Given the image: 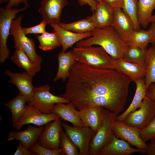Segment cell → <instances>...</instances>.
I'll list each match as a JSON object with an SVG mask.
<instances>
[{"label":"cell","mask_w":155,"mask_h":155,"mask_svg":"<svg viewBox=\"0 0 155 155\" xmlns=\"http://www.w3.org/2000/svg\"><path fill=\"white\" fill-rule=\"evenodd\" d=\"M150 26L149 28V29L155 31V14L152 15L150 22Z\"/></svg>","instance_id":"ee69618b"},{"label":"cell","mask_w":155,"mask_h":155,"mask_svg":"<svg viewBox=\"0 0 155 155\" xmlns=\"http://www.w3.org/2000/svg\"><path fill=\"white\" fill-rule=\"evenodd\" d=\"M21 3H23L25 6L29 7L28 0H9L5 6V8L9 9L13 7H17Z\"/></svg>","instance_id":"74e56055"},{"label":"cell","mask_w":155,"mask_h":155,"mask_svg":"<svg viewBox=\"0 0 155 155\" xmlns=\"http://www.w3.org/2000/svg\"><path fill=\"white\" fill-rule=\"evenodd\" d=\"M58 25L63 29L78 33L91 32L95 28L87 18L68 23L60 22Z\"/></svg>","instance_id":"1f68e13d"},{"label":"cell","mask_w":155,"mask_h":155,"mask_svg":"<svg viewBox=\"0 0 155 155\" xmlns=\"http://www.w3.org/2000/svg\"><path fill=\"white\" fill-rule=\"evenodd\" d=\"M51 26L58 36L62 47V51L64 52L75 43L92 36L91 32L78 33L63 29L57 24H51Z\"/></svg>","instance_id":"44dd1931"},{"label":"cell","mask_w":155,"mask_h":155,"mask_svg":"<svg viewBox=\"0 0 155 155\" xmlns=\"http://www.w3.org/2000/svg\"><path fill=\"white\" fill-rule=\"evenodd\" d=\"M27 102L24 97L20 93L14 98L4 104L10 110L12 115V121L13 127L24 113Z\"/></svg>","instance_id":"83f0119b"},{"label":"cell","mask_w":155,"mask_h":155,"mask_svg":"<svg viewBox=\"0 0 155 155\" xmlns=\"http://www.w3.org/2000/svg\"><path fill=\"white\" fill-rule=\"evenodd\" d=\"M68 4V0H42L38 8L42 20L47 24H59L63 9Z\"/></svg>","instance_id":"7c38bea8"},{"label":"cell","mask_w":155,"mask_h":155,"mask_svg":"<svg viewBox=\"0 0 155 155\" xmlns=\"http://www.w3.org/2000/svg\"><path fill=\"white\" fill-rule=\"evenodd\" d=\"M112 130L117 137L126 141L142 150L143 154L147 153V145L140 136L141 129L116 120L113 124Z\"/></svg>","instance_id":"30bf717a"},{"label":"cell","mask_w":155,"mask_h":155,"mask_svg":"<svg viewBox=\"0 0 155 155\" xmlns=\"http://www.w3.org/2000/svg\"><path fill=\"white\" fill-rule=\"evenodd\" d=\"M51 88L48 84L34 87L28 104L39 109L43 113H52L55 105L58 103H67L70 102L61 96L53 95L50 92Z\"/></svg>","instance_id":"5b68a950"},{"label":"cell","mask_w":155,"mask_h":155,"mask_svg":"<svg viewBox=\"0 0 155 155\" xmlns=\"http://www.w3.org/2000/svg\"><path fill=\"white\" fill-rule=\"evenodd\" d=\"M114 16L111 25L124 42L131 32L134 30L132 22L120 8H113Z\"/></svg>","instance_id":"d6986e66"},{"label":"cell","mask_w":155,"mask_h":155,"mask_svg":"<svg viewBox=\"0 0 155 155\" xmlns=\"http://www.w3.org/2000/svg\"><path fill=\"white\" fill-rule=\"evenodd\" d=\"M61 119L71 123L74 126L81 127L84 126L78 113V110L73 104L70 102L65 104L59 103L55 104L52 111Z\"/></svg>","instance_id":"7402d4cb"},{"label":"cell","mask_w":155,"mask_h":155,"mask_svg":"<svg viewBox=\"0 0 155 155\" xmlns=\"http://www.w3.org/2000/svg\"><path fill=\"white\" fill-rule=\"evenodd\" d=\"M59 118L58 116L53 113L49 114L43 113L36 108L28 104L26 105L24 113L13 127L19 130L26 124H32L40 127Z\"/></svg>","instance_id":"8fae6325"},{"label":"cell","mask_w":155,"mask_h":155,"mask_svg":"<svg viewBox=\"0 0 155 155\" xmlns=\"http://www.w3.org/2000/svg\"><path fill=\"white\" fill-rule=\"evenodd\" d=\"M72 51L77 62L98 69H114V59L100 46L76 47Z\"/></svg>","instance_id":"3957f363"},{"label":"cell","mask_w":155,"mask_h":155,"mask_svg":"<svg viewBox=\"0 0 155 155\" xmlns=\"http://www.w3.org/2000/svg\"><path fill=\"white\" fill-rule=\"evenodd\" d=\"M28 7L24 6L19 9H5L0 7V62L2 64L5 62L9 55L7 43L12 22L18 13L26 10Z\"/></svg>","instance_id":"52a82bcc"},{"label":"cell","mask_w":155,"mask_h":155,"mask_svg":"<svg viewBox=\"0 0 155 155\" xmlns=\"http://www.w3.org/2000/svg\"><path fill=\"white\" fill-rule=\"evenodd\" d=\"M78 2L81 6L88 5L90 10L93 13L96 8L97 2L95 0H79Z\"/></svg>","instance_id":"ab89813d"},{"label":"cell","mask_w":155,"mask_h":155,"mask_svg":"<svg viewBox=\"0 0 155 155\" xmlns=\"http://www.w3.org/2000/svg\"><path fill=\"white\" fill-rule=\"evenodd\" d=\"M44 128V125L38 127L30 125L24 130L10 131L8 133L7 140L4 142L16 139L29 149L38 140Z\"/></svg>","instance_id":"2e32d148"},{"label":"cell","mask_w":155,"mask_h":155,"mask_svg":"<svg viewBox=\"0 0 155 155\" xmlns=\"http://www.w3.org/2000/svg\"><path fill=\"white\" fill-rule=\"evenodd\" d=\"M147 47L127 45L123 59L131 63H145L148 52Z\"/></svg>","instance_id":"f1b7e54d"},{"label":"cell","mask_w":155,"mask_h":155,"mask_svg":"<svg viewBox=\"0 0 155 155\" xmlns=\"http://www.w3.org/2000/svg\"><path fill=\"white\" fill-rule=\"evenodd\" d=\"M155 117V102L146 96L140 109L131 112L123 121L126 124L142 129L146 127Z\"/></svg>","instance_id":"ba28073f"},{"label":"cell","mask_w":155,"mask_h":155,"mask_svg":"<svg viewBox=\"0 0 155 155\" xmlns=\"http://www.w3.org/2000/svg\"><path fill=\"white\" fill-rule=\"evenodd\" d=\"M58 67L57 72L53 79L55 82L61 79L65 81L69 74L71 67L77 61L72 50L67 52H60L58 56Z\"/></svg>","instance_id":"cb8c5ba5"},{"label":"cell","mask_w":155,"mask_h":155,"mask_svg":"<svg viewBox=\"0 0 155 155\" xmlns=\"http://www.w3.org/2000/svg\"><path fill=\"white\" fill-rule=\"evenodd\" d=\"M113 16V8L103 1L97 3L92 15L86 18L95 28H102L111 26Z\"/></svg>","instance_id":"9a60e30c"},{"label":"cell","mask_w":155,"mask_h":155,"mask_svg":"<svg viewBox=\"0 0 155 155\" xmlns=\"http://www.w3.org/2000/svg\"><path fill=\"white\" fill-rule=\"evenodd\" d=\"M140 136L145 142L155 137V117L145 128L141 129Z\"/></svg>","instance_id":"d590c367"},{"label":"cell","mask_w":155,"mask_h":155,"mask_svg":"<svg viewBox=\"0 0 155 155\" xmlns=\"http://www.w3.org/2000/svg\"><path fill=\"white\" fill-rule=\"evenodd\" d=\"M22 18L20 15L12 20L10 34L13 38L16 48H21L33 62L41 65L42 58L36 52L34 40L27 37L22 30L21 26Z\"/></svg>","instance_id":"8992f818"},{"label":"cell","mask_w":155,"mask_h":155,"mask_svg":"<svg viewBox=\"0 0 155 155\" xmlns=\"http://www.w3.org/2000/svg\"><path fill=\"white\" fill-rule=\"evenodd\" d=\"M146 73L145 84L147 89L152 83L155 84V47L150 46L148 48L147 54L145 61Z\"/></svg>","instance_id":"f546056e"},{"label":"cell","mask_w":155,"mask_h":155,"mask_svg":"<svg viewBox=\"0 0 155 155\" xmlns=\"http://www.w3.org/2000/svg\"><path fill=\"white\" fill-rule=\"evenodd\" d=\"M14 155H35L19 142Z\"/></svg>","instance_id":"f35d334b"},{"label":"cell","mask_w":155,"mask_h":155,"mask_svg":"<svg viewBox=\"0 0 155 155\" xmlns=\"http://www.w3.org/2000/svg\"><path fill=\"white\" fill-rule=\"evenodd\" d=\"M104 108L96 106L78 110V114L84 126L89 127L96 132L103 123Z\"/></svg>","instance_id":"e0dca14e"},{"label":"cell","mask_w":155,"mask_h":155,"mask_svg":"<svg viewBox=\"0 0 155 155\" xmlns=\"http://www.w3.org/2000/svg\"><path fill=\"white\" fill-rule=\"evenodd\" d=\"M135 152L143 154L142 150L131 147L127 142L114 135L111 142L102 149L98 155H130Z\"/></svg>","instance_id":"ffe728a7"},{"label":"cell","mask_w":155,"mask_h":155,"mask_svg":"<svg viewBox=\"0 0 155 155\" xmlns=\"http://www.w3.org/2000/svg\"><path fill=\"white\" fill-rule=\"evenodd\" d=\"M47 23L42 20L39 24L35 26L28 28H22L25 35L30 34H42L46 32L45 27Z\"/></svg>","instance_id":"8d00e7d4"},{"label":"cell","mask_w":155,"mask_h":155,"mask_svg":"<svg viewBox=\"0 0 155 155\" xmlns=\"http://www.w3.org/2000/svg\"><path fill=\"white\" fill-rule=\"evenodd\" d=\"M103 111L102 124L92 137L90 144V155H98L99 152L111 142L115 135L112 126L119 114L104 108Z\"/></svg>","instance_id":"277c9868"},{"label":"cell","mask_w":155,"mask_h":155,"mask_svg":"<svg viewBox=\"0 0 155 155\" xmlns=\"http://www.w3.org/2000/svg\"><path fill=\"white\" fill-rule=\"evenodd\" d=\"M151 43L152 44V46L155 47V36Z\"/></svg>","instance_id":"f6af8a7d"},{"label":"cell","mask_w":155,"mask_h":155,"mask_svg":"<svg viewBox=\"0 0 155 155\" xmlns=\"http://www.w3.org/2000/svg\"><path fill=\"white\" fill-rule=\"evenodd\" d=\"M61 119L59 118L46 124L38 141L42 146L51 150L60 148V134Z\"/></svg>","instance_id":"4fadbf2b"},{"label":"cell","mask_w":155,"mask_h":155,"mask_svg":"<svg viewBox=\"0 0 155 155\" xmlns=\"http://www.w3.org/2000/svg\"><path fill=\"white\" fill-rule=\"evenodd\" d=\"M155 8V0H138L137 18L138 22L144 28L150 24Z\"/></svg>","instance_id":"4316f807"},{"label":"cell","mask_w":155,"mask_h":155,"mask_svg":"<svg viewBox=\"0 0 155 155\" xmlns=\"http://www.w3.org/2000/svg\"><path fill=\"white\" fill-rule=\"evenodd\" d=\"M5 73L9 78L8 82L16 86L19 93L24 97L28 102L35 87L32 83L33 76L26 71L15 73L7 69L5 71Z\"/></svg>","instance_id":"5bb4252c"},{"label":"cell","mask_w":155,"mask_h":155,"mask_svg":"<svg viewBox=\"0 0 155 155\" xmlns=\"http://www.w3.org/2000/svg\"><path fill=\"white\" fill-rule=\"evenodd\" d=\"M114 69L128 76L131 81L145 78L146 73L145 63H135L129 62L123 59L114 60Z\"/></svg>","instance_id":"ac0fdd59"},{"label":"cell","mask_w":155,"mask_h":155,"mask_svg":"<svg viewBox=\"0 0 155 155\" xmlns=\"http://www.w3.org/2000/svg\"><path fill=\"white\" fill-rule=\"evenodd\" d=\"M150 142L147 145V155H155V137L150 140Z\"/></svg>","instance_id":"7bdbcfd3"},{"label":"cell","mask_w":155,"mask_h":155,"mask_svg":"<svg viewBox=\"0 0 155 155\" xmlns=\"http://www.w3.org/2000/svg\"><path fill=\"white\" fill-rule=\"evenodd\" d=\"M146 96L155 102V84L152 83L148 88Z\"/></svg>","instance_id":"b9f144b4"},{"label":"cell","mask_w":155,"mask_h":155,"mask_svg":"<svg viewBox=\"0 0 155 155\" xmlns=\"http://www.w3.org/2000/svg\"><path fill=\"white\" fill-rule=\"evenodd\" d=\"M131 81L114 69H98L77 62L70 68L61 96L78 110L100 106L119 114L124 109Z\"/></svg>","instance_id":"6da1fadb"},{"label":"cell","mask_w":155,"mask_h":155,"mask_svg":"<svg viewBox=\"0 0 155 155\" xmlns=\"http://www.w3.org/2000/svg\"><path fill=\"white\" fill-rule=\"evenodd\" d=\"M155 36V31L149 29L146 30H133L124 41L127 45H132L142 48L147 47Z\"/></svg>","instance_id":"484cf974"},{"label":"cell","mask_w":155,"mask_h":155,"mask_svg":"<svg viewBox=\"0 0 155 155\" xmlns=\"http://www.w3.org/2000/svg\"><path fill=\"white\" fill-rule=\"evenodd\" d=\"M113 8H122L124 0H104Z\"/></svg>","instance_id":"60d3db41"},{"label":"cell","mask_w":155,"mask_h":155,"mask_svg":"<svg viewBox=\"0 0 155 155\" xmlns=\"http://www.w3.org/2000/svg\"><path fill=\"white\" fill-rule=\"evenodd\" d=\"M36 37L39 42V48L44 51L55 49L61 46L59 38L55 32L49 33L46 31Z\"/></svg>","instance_id":"4dcf8cb0"},{"label":"cell","mask_w":155,"mask_h":155,"mask_svg":"<svg viewBox=\"0 0 155 155\" xmlns=\"http://www.w3.org/2000/svg\"><path fill=\"white\" fill-rule=\"evenodd\" d=\"M91 32L92 36L77 42L76 47L97 45L102 47L113 59H123L127 45L112 26L95 28Z\"/></svg>","instance_id":"7a4b0ae2"},{"label":"cell","mask_w":155,"mask_h":155,"mask_svg":"<svg viewBox=\"0 0 155 155\" xmlns=\"http://www.w3.org/2000/svg\"><path fill=\"white\" fill-rule=\"evenodd\" d=\"M29 150L35 154L38 155H64L61 148L55 150L49 149L41 146L38 141L34 144Z\"/></svg>","instance_id":"e575fe53"},{"label":"cell","mask_w":155,"mask_h":155,"mask_svg":"<svg viewBox=\"0 0 155 155\" xmlns=\"http://www.w3.org/2000/svg\"><path fill=\"white\" fill-rule=\"evenodd\" d=\"M97 2H99L102 1H103L104 0H95Z\"/></svg>","instance_id":"7dc6e473"},{"label":"cell","mask_w":155,"mask_h":155,"mask_svg":"<svg viewBox=\"0 0 155 155\" xmlns=\"http://www.w3.org/2000/svg\"><path fill=\"white\" fill-rule=\"evenodd\" d=\"M135 82L136 84V88L133 100L128 108L123 113L117 116L116 120L123 122L129 113L140 108L142 105L143 100L146 96L147 91L145 78H140Z\"/></svg>","instance_id":"d4e9b609"},{"label":"cell","mask_w":155,"mask_h":155,"mask_svg":"<svg viewBox=\"0 0 155 155\" xmlns=\"http://www.w3.org/2000/svg\"><path fill=\"white\" fill-rule=\"evenodd\" d=\"M60 147L66 155H79V150L62 128L60 134Z\"/></svg>","instance_id":"836d02e7"},{"label":"cell","mask_w":155,"mask_h":155,"mask_svg":"<svg viewBox=\"0 0 155 155\" xmlns=\"http://www.w3.org/2000/svg\"><path fill=\"white\" fill-rule=\"evenodd\" d=\"M8 0H0V4H2L8 1Z\"/></svg>","instance_id":"bcb514c9"},{"label":"cell","mask_w":155,"mask_h":155,"mask_svg":"<svg viewBox=\"0 0 155 155\" xmlns=\"http://www.w3.org/2000/svg\"><path fill=\"white\" fill-rule=\"evenodd\" d=\"M65 132L79 150V155H89V146L96 133L90 128L83 126L71 127L61 122Z\"/></svg>","instance_id":"9c48e42d"},{"label":"cell","mask_w":155,"mask_h":155,"mask_svg":"<svg viewBox=\"0 0 155 155\" xmlns=\"http://www.w3.org/2000/svg\"><path fill=\"white\" fill-rule=\"evenodd\" d=\"M138 2V0H124L122 8L131 20L135 30L140 29V26L137 18Z\"/></svg>","instance_id":"d6a6232c"},{"label":"cell","mask_w":155,"mask_h":155,"mask_svg":"<svg viewBox=\"0 0 155 155\" xmlns=\"http://www.w3.org/2000/svg\"><path fill=\"white\" fill-rule=\"evenodd\" d=\"M10 59L17 66L33 76L40 70L41 65L33 62L21 48H16Z\"/></svg>","instance_id":"603a6c76"}]
</instances>
